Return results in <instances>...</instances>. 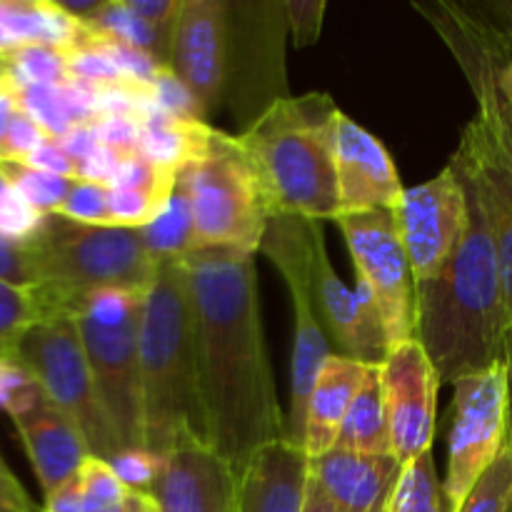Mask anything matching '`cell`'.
<instances>
[{
	"label": "cell",
	"mask_w": 512,
	"mask_h": 512,
	"mask_svg": "<svg viewBox=\"0 0 512 512\" xmlns=\"http://www.w3.org/2000/svg\"><path fill=\"white\" fill-rule=\"evenodd\" d=\"M380 370H383L390 448L400 465H408L433 450L435 408L443 383L418 340L390 350Z\"/></svg>",
	"instance_id": "obj_15"
},
{
	"label": "cell",
	"mask_w": 512,
	"mask_h": 512,
	"mask_svg": "<svg viewBox=\"0 0 512 512\" xmlns=\"http://www.w3.org/2000/svg\"><path fill=\"white\" fill-rule=\"evenodd\" d=\"M313 248L315 303H318L325 335L338 345L340 355L345 358L365 365H383L390 348L373 300L363 285L348 288L338 270L333 268L328 245H325L323 223L318 220H313Z\"/></svg>",
	"instance_id": "obj_16"
},
{
	"label": "cell",
	"mask_w": 512,
	"mask_h": 512,
	"mask_svg": "<svg viewBox=\"0 0 512 512\" xmlns=\"http://www.w3.org/2000/svg\"><path fill=\"white\" fill-rule=\"evenodd\" d=\"M368 365L333 353L315 378L313 393L305 413L303 450L308 460H318L338 448L340 428L345 423L350 403L363 385Z\"/></svg>",
	"instance_id": "obj_22"
},
{
	"label": "cell",
	"mask_w": 512,
	"mask_h": 512,
	"mask_svg": "<svg viewBox=\"0 0 512 512\" xmlns=\"http://www.w3.org/2000/svg\"><path fill=\"white\" fill-rule=\"evenodd\" d=\"M53 215L75 220L85 225H113V205H110V183L93 178H73L68 195L63 198L60 208Z\"/></svg>",
	"instance_id": "obj_31"
},
{
	"label": "cell",
	"mask_w": 512,
	"mask_h": 512,
	"mask_svg": "<svg viewBox=\"0 0 512 512\" xmlns=\"http://www.w3.org/2000/svg\"><path fill=\"white\" fill-rule=\"evenodd\" d=\"M388 512H450L443 480L435 473L433 450L403 465Z\"/></svg>",
	"instance_id": "obj_26"
},
{
	"label": "cell",
	"mask_w": 512,
	"mask_h": 512,
	"mask_svg": "<svg viewBox=\"0 0 512 512\" xmlns=\"http://www.w3.org/2000/svg\"><path fill=\"white\" fill-rule=\"evenodd\" d=\"M5 75L18 88H33V85H63L68 83V65L65 58L48 48H20L3 55Z\"/></svg>",
	"instance_id": "obj_30"
},
{
	"label": "cell",
	"mask_w": 512,
	"mask_h": 512,
	"mask_svg": "<svg viewBox=\"0 0 512 512\" xmlns=\"http://www.w3.org/2000/svg\"><path fill=\"white\" fill-rule=\"evenodd\" d=\"M505 363H508V375H510V435H512V335L508 338V348H505Z\"/></svg>",
	"instance_id": "obj_41"
},
{
	"label": "cell",
	"mask_w": 512,
	"mask_h": 512,
	"mask_svg": "<svg viewBox=\"0 0 512 512\" xmlns=\"http://www.w3.org/2000/svg\"><path fill=\"white\" fill-rule=\"evenodd\" d=\"M145 500H148V512H160L158 508H155V505H153V500H150L148 495H145Z\"/></svg>",
	"instance_id": "obj_44"
},
{
	"label": "cell",
	"mask_w": 512,
	"mask_h": 512,
	"mask_svg": "<svg viewBox=\"0 0 512 512\" xmlns=\"http://www.w3.org/2000/svg\"><path fill=\"white\" fill-rule=\"evenodd\" d=\"M130 512H143V498H140V493H133V505H130Z\"/></svg>",
	"instance_id": "obj_42"
},
{
	"label": "cell",
	"mask_w": 512,
	"mask_h": 512,
	"mask_svg": "<svg viewBox=\"0 0 512 512\" xmlns=\"http://www.w3.org/2000/svg\"><path fill=\"white\" fill-rule=\"evenodd\" d=\"M183 265L208 448L240 473L260 448L285 438L260 318L255 255L200 248L185 255Z\"/></svg>",
	"instance_id": "obj_1"
},
{
	"label": "cell",
	"mask_w": 512,
	"mask_h": 512,
	"mask_svg": "<svg viewBox=\"0 0 512 512\" xmlns=\"http://www.w3.org/2000/svg\"><path fill=\"white\" fill-rule=\"evenodd\" d=\"M455 512H512V435Z\"/></svg>",
	"instance_id": "obj_28"
},
{
	"label": "cell",
	"mask_w": 512,
	"mask_h": 512,
	"mask_svg": "<svg viewBox=\"0 0 512 512\" xmlns=\"http://www.w3.org/2000/svg\"><path fill=\"white\" fill-rule=\"evenodd\" d=\"M305 512H340L325 498L323 490L318 488L313 478H308V490H305Z\"/></svg>",
	"instance_id": "obj_40"
},
{
	"label": "cell",
	"mask_w": 512,
	"mask_h": 512,
	"mask_svg": "<svg viewBox=\"0 0 512 512\" xmlns=\"http://www.w3.org/2000/svg\"><path fill=\"white\" fill-rule=\"evenodd\" d=\"M45 315L48 313L38 290L0 280V358H13L20 338Z\"/></svg>",
	"instance_id": "obj_27"
},
{
	"label": "cell",
	"mask_w": 512,
	"mask_h": 512,
	"mask_svg": "<svg viewBox=\"0 0 512 512\" xmlns=\"http://www.w3.org/2000/svg\"><path fill=\"white\" fill-rule=\"evenodd\" d=\"M138 18L158 30H173L178 20L183 0H125Z\"/></svg>",
	"instance_id": "obj_38"
},
{
	"label": "cell",
	"mask_w": 512,
	"mask_h": 512,
	"mask_svg": "<svg viewBox=\"0 0 512 512\" xmlns=\"http://www.w3.org/2000/svg\"><path fill=\"white\" fill-rule=\"evenodd\" d=\"M310 460L290 440L260 448L238 473L240 512H305Z\"/></svg>",
	"instance_id": "obj_21"
},
{
	"label": "cell",
	"mask_w": 512,
	"mask_h": 512,
	"mask_svg": "<svg viewBox=\"0 0 512 512\" xmlns=\"http://www.w3.org/2000/svg\"><path fill=\"white\" fill-rule=\"evenodd\" d=\"M340 108L325 93L275 98L235 135L270 218L335 220L340 215L335 123Z\"/></svg>",
	"instance_id": "obj_4"
},
{
	"label": "cell",
	"mask_w": 512,
	"mask_h": 512,
	"mask_svg": "<svg viewBox=\"0 0 512 512\" xmlns=\"http://www.w3.org/2000/svg\"><path fill=\"white\" fill-rule=\"evenodd\" d=\"M338 448L360 455H393L380 365H368L363 385L355 393L343 428H340Z\"/></svg>",
	"instance_id": "obj_25"
},
{
	"label": "cell",
	"mask_w": 512,
	"mask_h": 512,
	"mask_svg": "<svg viewBox=\"0 0 512 512\" xmlns=\"http://www.w3.org/2000/svg\"><path fill=\"white\" fill-rule=\"evenodd\" d=\"M3 185H5V180H3V175H0V188H3Z\"/></svg>",
	"instance_id": "obj_46"
},
{
	"label": "cell",
	"mask_w": 512,
	"mask_h": 512,
	"mask_svg": "<svg viewBox=\"0 0 512 512\" xmlns=\"http://www.w3.org/2000/svg\"><path fill=\"white\" fill-rule=\"evenodd\" d=\"M140 498H143V512H148V500H145L143 493H140Z\"/></svg>",
	"instance_id": "obj_45"
},
{
	"label": "cell",
	"mask_w": 512,
	"mask_h": 512,
	"mask_svg": "<svg viewBox=\"0 0 512 512\" xmlns=\"http://www.w3.org/2000/svg\"><path fill=\"white\" fill-rule=\"evenodd\" d=\"M473 8L493 45L500 83L512 103V0H495V3L473 5Z\"/></svg>",
	"instance_id": "obj_32"
},
{
	"label": "cell",
	"mask_w": 512,
	"mask_h": 512,
	"mask_svg": "<svg viewBox=\"0 0 512 512\" xmlns=\"http://www.w3.org/2000/svg\"><path fill=\"white\" fill-rule=\"evenodd\" d=\"M415 10L428 18L448 45L475 98V115L463 128L450 165L458 170L493 233L512 335V103L500 83L495 50L473 5L420 3Z\"/></svg>",
	"instance_id": "obj_3"
},
{
	"label": "cell",
	"mask_w": 512,
	"mask_h": 512,
	"mask_svg": "<svg viewBox=\"0 0 512 512\" xmlns=\"http://www.w3.org/2000/svg\"><path fill=\"white\" fill-rule=\"evenodd\" d=\"M133 490L113 465L90 455L70 483L45 498L43 512H130Z\"/></svg>",
	"instance_id": "obj_24"
},
{
	"label": "cell",
	"mask_w": 512,
	"mask_h": 512,
	"mask_svg": "<svg viewBox=\"0 0 512 512\" xmlns=\"http://www.w3.org/2000/svg\"><path fill=\"white\" fill-rule=\"evenodd\" d=\"M85 25L50 0H0V55L48 48L65 58L80 45Z\"/></svg>",
	"instance_id": "obj_23"
},
{
	"label": "cell",
	"mask_w": 512,
	"mask_h": 512,
	"mask_svg": "<svg viewBox=\"0 0 512 512\" xmlns=\"http://www.w3.org/2000/svg\"><path fill=\"white\" fill-rule=\"evenodd\" d=\"M40 395L38 383L28 375L23 365L10 358H0V410L13 418L28 408Z\"/></svg>",
	"instance_id": "obj_33"
},
{
	"label": "cell",
	"mask_w": 512,
	"mask_h": 512,
	"mask_svg": "<svg viewBox=\"0 0 512 512\" xmlns=\"http://www.w3.org/2000/svg\"><path fill=\"white\" fill-rule=\"evenodd\" d=\"M393 215L413 280L425 283L448 265L468 230V188L448 163L428 183L405 188L403 203Z\"/></svg>",
	"instance_id": "obj_13"
},
{
	"label": "cell",
	"mask_w": 512,
	"mask_h": 512,
	"mask_svg": "<svg viewBox=\"0 0 512 512\" xmlns=\"http://www.w3.org/2000/svg\"><path fill=\"white\" fill-rule=\"evenodd\" d=\"M403 465L393 455L330 450L310 460V478L340 512H388Z\"/></svg>",
	"instance_id": "obj_20"
},
{
	"label": "cell",
	"mask_w": 512,
	"mask_h": 512,
	"mask_svg": "<svg viewBox=\"0 0 512 512\" xmlns=\"http://www.w3.org/2000/svg\"><path fill=\"white\" fill-rule=\"evenodd\" d=\"M145 293H98L73 308L100 400L125 450H143L140 318Z\"/></svg>",
	"instance_id": "obj_8"
},
{
	"label": "cell",
	"mask_w": 512,
	"mask_h": 512,
	"mask_svg": "<svg viewBox=\"0 0 512 512\" xmlns=\"http://www.w3.org/2000/svg\"><path fill=\"white\" fill-rule=\"evenodd\" d=\"M260 253L283 278L293 305V360H290V408L285 415V440L303 448L305 413L315 378L333 355L320 320L313 283V220L273 215L260 243Z\"/></svg>",
	"instance_id": "obj_10"
},
{
	"label": "cell",
	"mask_w": 512,
	"mask_h": 512,
	"mask_svg": "<svg viewBox=\"0 0 512 512\" xmlns=\"http://www.w3.org/2000/svg\"><path fill=\"white\" fill-rule=\"evenodd\" d=\"M0 512H43V508L30 500L23 485L18 483L10 468L0 455Z\"/></svg>",
	"instance_id": "obj_39"
},
{
	"label": "cell",
	"mask_w": 512,
	"mask_h": 512,
	"mask_svg": "<svg viewBox=\"0 0 512 512\" xmlns=\"http://www.w3.org/2000/svg\"><path fill=\"white\" fill-rule=\"evenodd\" d=\"M113 470L118 478L128 485L133 493H145L150 483L155 480V473L160 468V458L150 455L148 450H125L123 455L113 460Z\"/></svg>",
	"instance_id": "obj_36"
},
{
	"label": "cell",
	"mask_w": 512,
	"mask_h": 512,
	"mask_svg": "<svg viewBox=\"0 0 512 512\" xmlns=\"http://www.w3.org/2000/svg\"><path fill=\"white\" fill-rule=\"evenodd\" d=\"M20 113H23L20 88L8 78V75H5V80L0 83V165L8 163L10 133H13V125Z\"/></svg>",
	"instance_id": "obj_37"
},
{
	"label": "cell",
	"mask_w": 512,
	"mask_h": 512,
	"mask_svg": "<svg viewBox=\"0 0 512 512\" xmlns=\"http://www.w3.org/2000/svg\"><path fill=\"white\" fill-rule=\"evenodd\" d=\"M510 435L508 363L453 383L448 410V473L443 488L450 512L460 508L480 475L495 463Z\"/></svg>",
	"instance_id": "obj_11"
},
{
	"label": "cell",
	"mask_w": 512,
	"mask_h": 512,
	"mask_svg": "<svg viewBox=\"0 0 512 512\" xmlns=\"http://www.w3.org/2000/svg\"><path fill=\"white\" fill-rule=\"evenodd\" d=\"M230 5L183 0L170 43V73L188 95L195 118L213 113L228 78Z\"/></svg>",
	"instance_id": "obj_14"
},
{
	"label": "cell",
	"mask_w": 512,
	"mask_h": 512,
	"mask_svg": "<svg viewBox=\"0 0 512 512\" xmlns=\"http://www.w3.org/2000/svg\"><path fill=\"white\" fill-rule=\"evenodd\" d=\"M143 495L160 512H240L238 473L208 445L160 458L155 480Z\"/></svg>",
	"instance_id": "obj_18"
},
{
	"label": "cell",
	"mask_w": 512,
	"mask_h": 512,
	"mask_svg": "<svg viewBox=\"0 0 512 512\" xmlns=\"http://www.w3.org/2000/svg\"><path fill=\"white\" fill-rule=\"evenodd\" d=\"M470 195V190H468ZM510 315L493 233L470 195V220L453 258L415 283V340L443 385L503 363Z\"/></svg>",
	"instance_id": "obj_2"
},
{
	"label": "cell",
	"mask_w": 512,
	"mask_h": 512,
	"mask_svg": "<svg viewBox=\"0 0 512 512\" xmlns=\"http://www.w3.org/2000/svg\"><path fill=\"white\" fill-rule=\"evenodd\" d=\"M3 80H5V58L0 55V83H3Z\"/></svg>",
	"instance_id": "obj_43"
},
{
	"label": "cell",
	"mask_w": 512,
	"mask_h": 512,
	"mask_svg": "<svg viewBox=\"0 0 512 512\" xmlns=\"http://www.w3.org/2000/svg\"><path fill=\"white\" fill-rule=\"evenodd\" d=\"M325 8H328L325 0H290V3H283L290 33H293V43L298 48H308V45L318 43Z\"/></svg>",
	"instance_id": "obj_34"
},
{
	"label": "cell",
	"mask_w": 512,
	"mask_h": 512,
	"mask_svg": "<svg viewBox=\"0 0 512 512\" xmlns=\"http://www.w3.org/2000/svg\"><path fill=\"white\" fill-rule=\"evenodd\" d=\"M335 168L340 215L373 210L395 213L403 203L405 188L385 145L343 110L335 123Z\"/></svg>",
	"instance_id": "obj_17"
},
{
	"label": "cell",
	"mask_w": 512,
	"mask_h": 512,
	"mask_svg": "<svg viewBox=\"0 0 512 512\" xmlns=\"http://www.w3.org/2000/svg\"><path fill=\"white\" fill-rule=\"evenodd\" d=\"M25 245L48 315L73 313L80 300L98 293H148L163 263L145 228H103L53 213Z\"/></svg>",
	"instance_id": "obj_6"
},
{
	"label": "cell",
	"mask_w": 512,
	"mask_h": 512,
	"mask_svg": "<svg viewBox=\"0 0 512 512\" xmlns=\"http://www.w3.org/2000/svg\"><path fill=\"white\" fill-rule=\"evenodd\" d=\"M13 425L23 443L43 495H53L75 478L90 450L73 423L40 390L38 398L13 415Z\"/></svg>",
	"instance_id": "obj_19"
},
{
	"label": "cell",
	"mask_w": 512,
	"mask_h": 512,
	"mask_svg": "<svg viewBox=\"0 0 512 512\" xmlns=\"http://www.w3.org/2000/svg\"><path fill=\"white\" fill-rule=\"evenodd\" d=\"M175 185L188 203L195 250L260 253L270 213L235 135L210 128L193 158L180 165Z\"/></svg>",
	"instance_id": "obj_7"
},
{
	"label": "cell",
	"mask_w": 512,
	"mask_h": 512,
	"mask_svg": "<svg viewBox=\"0 0 512 512\" xmlns=\"http://www.w3.org/2000/svg\"><path fill=\"white\" fill-rule=\"evenodd\" d=\"M10 360L23 365L45 398L78 428L93 458L113 463L125 453L118 430L100 400L73 315H45L20 338Z\"/></svg>",
	"instance_id": "obj_9"
},
{
	"label": "cell",
	"mask_w": 512,
	"mask_h": 512,
	"mask_svg": "<svg viewBox=\"0 0 512 512\" xmlns=\"http://www.w3.org/2000/svg\"><path fill=\"white\" fill-rule=\"evenodd\" d=\"M335 225L348 245L358 285L368 290L383 323L388 348L415 340V280L395 215L388 210L343 213Z\"/></svg>",
	"instance_id": "obj_12"
},
{
	"label": "cell",
	"mask_w": 512,
	"mask_h": 512,
	"mask_svg": "<svg viewBox=\"0 0 512 512\" xmlns=\"http://www.w3.org/2000/svg\"><path fill=\"white\" fill-rule=\"evenodd\" d=\"M0 280L18 288H38V268L28 245H20L0 235Z\"/></svg>",
	"instance_id": "obj_35"
},
{
	"label": "cell",
	"mask_w": 512,
	"mask_h": 512,
	"mask_svg": "<svg viewBox=\"0 0 512 512\" xmlns=\"http://www.w3.org/2000/svg\"><path fill=\"white\" fill-rule=\"evenodd\" d=\"M143 450L155 458L208 445L183 258H165L140 318Z\"/></svg>",
	"instance_id": "obj_5"
},
{
	"label": "cell",
	"mask_w": 512,
	"mask_h": 512,
	"mask_svg": "<svg viewBox=\"0 0 512 512\" xmlns=\"http://www.w3.org/2000/svg\"><path fill=\"white\" fill-rule=\"evenodd\" d=\"M0 175L8 185H13L35 210L50 215L60 208L63 198L68 195L73 178L65 175L45 173V170L30 168L25 163H3Z\"/></svg>",
	"instance_id": "obj_29"
}]
</instances>
